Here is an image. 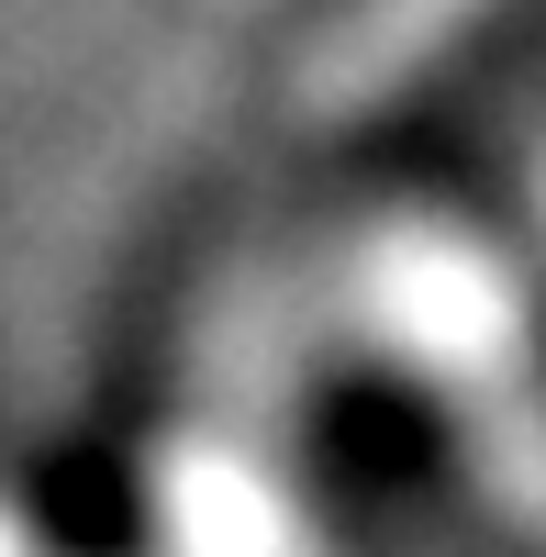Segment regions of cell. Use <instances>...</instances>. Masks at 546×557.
Segmentation results:
<instances>
[{"instance_id":"obj_1","label":"cell","mask_w":546,"mask_h":557,"mask_svg":"<svg viewBox=\"0 0 546 557\" xmlns=\"http://www.w3.org/2000/svg\"><path fill=\"white\" fill-rule=\"evenodd\" d=\"M480 12H491V0H357V12L301 57L290 112H301V123H346V112L390 101V89L413 78L424 57H446V45H458Z\"/></svg>"},{"instance_id":"obj_2","label":"cell","mask_w":546,"mask_h":557,"mask_svg":"<svg viewBox=\"0 0 546 557\" xmlns=\"http://www.w3.org/2000/svg\"><path fill=\"white\" fill-rule=\"evenodd\" d=\"M0 557H23V524H12V513H0Z\"/></svg>"}]
</instances>
